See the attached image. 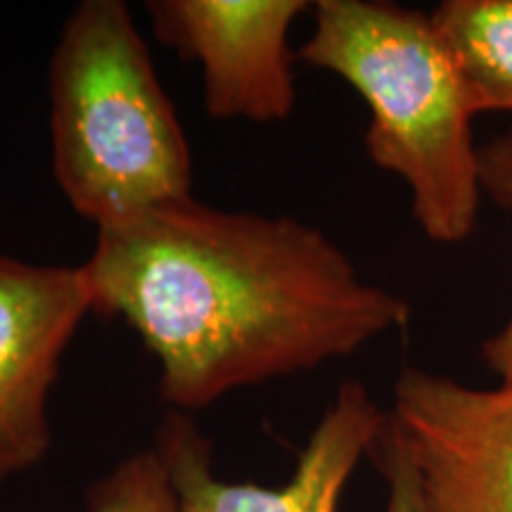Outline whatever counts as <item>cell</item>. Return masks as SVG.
Listing matches in <instances>:
<instances>
[{
  "mask_svg": "<svg viewBox=\"0 0 512 512\" xmlns=\"http://www.w3.org/2000/svg\"><path fill=\"white\" fill-rule=\"evenodd\" d=\"M297 60L347 81L370 110V162L411 192L413 219L441 245L472 235L479 147L456 62L432 17L382 0H318Z\"/></svg>",
  "mask_w": 512,
  "mask_h": 512,
  "instance_id": "obj_2",
  "label": "cell"
},
{
  "mask_svg": "<svg viewBox=\"0 0 512 512\" xmlns=\"http://www.w3.org/2000/svg\"><path fill=\"white\" fill-rule=\"evenodd\" d=\"M306 0H150L152 31L200 64L204 110L214 119L275 124L297 105L290 29Z\"/></svg>",
  "mask_w": 512,
  "mask_h": 512,
  "instance_id": "obj_7",
  "label": "cell"
},
{
  "mask_svg": "<svg viewBox=\"0 0 512 512\" xmlns=\"http://www.w3.org/2000/svg\"><path fill=\"white\" fill-rule=\"evenodd\" d=\"M479 183L496 204L512 209V133L479 147ZM482 356L501 382L512 384V313L508 323L482 344Z\"/></svg>",
  "mask_w": 512,
  "mask_h": 512,
  "instance_id": "obj_10",
  "label": "cell"
},
{
  "mask_svg": "<svg viewBox=\"0 0 512 512\" xmlns=\"http://www.w3.org/2000/svg\"><path fill=\"white\" fill-rule=\"evenodd\" d=\"M389 413L361 382L349 380L299 453L280 486L228 482L214 472V444L190 413L166 411L152 448L169 472L181 512H339L358 463L373 453Z\"/></svg>",
  "mask_w": 512,
  "mask_h": 512,
  "instance_id": "obj_4",
  "label": "cell"
},
{
  "mask_svg": "<svg viewBox=\"0 0 512 512\" xmlns=\"http://www.w3.org/2000/svg\"><path fill=\"white\" fill-rule=\"evenodd\" d=\"M53 176L95 228L192 195V155L150 48L121 0H83L48 64Z\"/></svg>",
  "mask_w": 512,
  "mask_h": 512,
  "instance_id": "obj_3",
  "label": "cell"
},
{
  "mask_svg": "<svg viewBox=\"0 0 512 512\" xmlns=\"http://www.w3.org/2000/svg\"><path fill=\"white\" fill-rule=\"evenodd\" d=\"M425 512H512V384L479 389L403 368L389 413Z\"/></svg>",
  "mask_w": 512,
  "mask_h": 512,
  "instance_id": "obj_5",
  "label": "cell"
},
{
  "mask_svg": "<svg viewBox=\"0 0 512 512\" xmlns=\"http://www.w3.org/2000/svg\"><path fill=\"white\" fill-rule=\"evenodd\" d=\"M86 512H181L155 448L131 453L88 486Z\"/></svg>",
  "mask_w": 512,
  "mask_h": 512,
  "instance_id": "obj_9",
  "label": "cell"
},
{
  "mask_svg": "<svg viewBox=\"0 0 512 512\" xmlns=\"http://www.w3.org/2000/svg\"><path fill=\"white\" fill-rule=\"evenodd\" d=\"M430 17L472 114L512 112V0H446Z\"/></svg>",
  "mask_w": 512,
  "mask_h": 512,
  "instance_id": "obj_8",
  "label": "cell"
},
{
  "mask_svg": "<svg viewBox=\"0 0 512 512\" xmlns=\"http://www.w3.org/2000/svg\"><path fill=\"white\" fill-rule=\"evenodd\" d=\"M370 456H375L384 482H387V512H425L413 460L408 456L406 441L392 418L387 420V427Z\"/></svg>",
  "mask_w": 512,
  "mask_h": 512,
  "instance_id": "obj_11",
  "label": "cell"
},
{
  "mask_svg": "<svg viewBox=\"0 0 512 512\" xmlns=\"http://www.w3.org/2000/svg\"><path fill=\"white\" fill-rule=\"evenodd\" d=\"M93 294L83 266L0 254V479L34 470L53 446L50 394Z\"/></svg>",
  "mask_w": 512,
  "mask_h": 512,
  "instance_id": "obj_6",
  "label": "cell"
},
{
  "mask_svg": "<svg viewBox=\"0 0 512 512\" xmlns=\"http://www.w3.org/2000/svg\"><path fill=\"white\" fill-rule=\"evenodd\" d=\"M81 266L93 313L131 325L169 411L190 415L356 354L411 320V306L363 280L320 228L192 195L98 230Z\"/></svg>",
  "mask_w": 512,
  "mask_h": 512,
  "instance_id": "obj_1",
  "label": "cell"
}]
</instances>
